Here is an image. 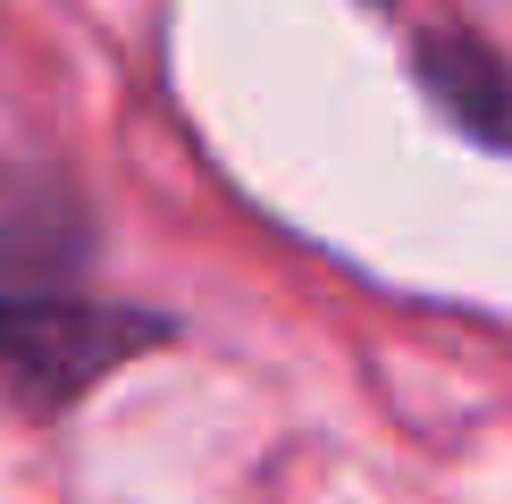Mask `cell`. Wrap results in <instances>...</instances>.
<instances>
[{
  "mask_svg": "<svg viewBox=\"0 0 512 504\" xmlns=\"http://www.w3.org/2000/svg\"><path fill=\"white\" fill-rule=\"evenodd\" d=\"M168 336H177V320H160L143 303H93V294H59V286H0V404L51 420V412L84 404L135 353L168 345Z\"/></svg>",
  "mask_w": 512,
  "mask_h": 504,
  "instance_id": "cell-1",
  "label": "cell"
},
{
  "mask_svg": "<svg viewBox=\"0 0 512 504\" xmlns=\"http://www.w3.org/2000/svg\"><path fill=\"white\" fill-rule=\"evenodd\" d=\"M412 76H420V93H429L471 143L512 152V59L496 51V42H479L462 26H437V34H420Z\"/></svg>",
  "mask_w": 512,
  "mask_h": 504,
  "instance_id": "cell-2",
  "label": "cell"
}]
</instances>
